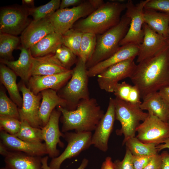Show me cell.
<instances>
[{"mask_svg":"<svg viewBox=\"0 0 169 169\" xmlns=\"http://www.w3.org/2000/svg\"><path fill=\"white\" fill-rule=\"evenodd\" d=\"M100 169H114L113 162L110 156L107 157L102 163Z\"/></svg>","mask_w":169,"mask_h":169,"instance_id":"bcb514c9","label":"cell"},{"mask_svg":"<svg viewBox=\"0 0 169 169\" xmlns=\"http://www.w3.org/2000/svg\"><path fill=\"white\" fill-rule=\"evenodd\" d=\"M131 59L113 65L97 75L99 87L108 92H113L119 82L126 78H130L136 64Z\"/></svg>","mask_w":169,"mask_h":169,"instance_id":"7c38bea8","label":"cell"},{"mask_svg":"<svg viewBox=\"0 0 169 169\" xmlns=\"http://www.w3.org/2000/svg\"><path fill=\"white\" fill-rule=\"evenodd\" d=\"M158 151L159 152L167 148L169 153V137L163 143L156 146Z\"/></svg>","mask_w":169,"mask_h":169,"instance_id":"681fc988","label":"cell"},{"mask_svg":"<svg viewBox=\"0 0 169 169\" xmlns=\"http://www.w3.org/2000/svg\"><path fill=\"white\" fill-rule=\"evenodd\" d=\"M97 35L92 33H83L80 44L79 58L85 63L90 58L95 50Z\"/></svg>","mask_w":169,"mask_h":169,"instance_id":"1f68e13d","label":"cell"},{"mask_svg":"<svg viewBox=\"0 0 169 169\" xmlns=\"http://www.w3.org/2000/svg\"><path fill=\"white\" fill-rule=\"evenodd\" d=\"M28 8L23 6L1 7L0 11V33L17 36L21 34L31 21Z\"/></svg>","mask_w":169,"mask_h":169,"instance_id":"ba28073f","label":"cell"},{"mask_svg":"<svg viewBox=\"0 0 169 169\" xmlns=\"http://www.w3.org/2000/svg\"><path fill=\"white\" fill-rule=\"evenodd\" d=\"M61 112L54 109L52 112L47 124L41 128L43 140L46 145L47 154L52 158L59 156V151L57 149L58 144L63 147L64 144L60 141V137H63L64 134L60 131L59 127V119Z\"/></svg>","mask_w":169,"mask_h":169,"instance_id":"9a60e30c","label":"cell"},{"mask_svg":"<svg viewBox=\"0 0 169 169\" xmlns=\"http://www.w3.org/2000/svg\"><path fill=\"white\" fill-rule=\"evenodd\" d=\"M140 105L142 110L167 122L169 115V105L158 91L151 93L144 97Z\"/></svg>","mask_w":169,"mask_h":169,"instance_id":"603a6c76","label":"cell"},{"mask_svg":"<svg viewBox=\"0 0 169 169\" xmlns=\"http://www.w3.org/2000/svg\"><path fill=\"white\" fill-rule=\"evenodd\" d=\"M83 0H62L60 2L59 9L67 8L71 6H77L81 3Z\"/></svg>","mask_w":169,"mask_h":169,"instance_id":"ee69618b","label":"cell"},{"mask_svg":"<svg viewBox=\"0 0 169 169\" xmlns=\"http://www.w3.org/2000/svg\"><path fill=\"white\" fill-rule=\"evenodd\" d=\"M60 2V0H51L44 5L28 8L29 15L32 16L34 21L50 16L59 8Z\"/></svg>","mask_w":169,"mask_h":169,"instance_id":"d6a6232c","label":"cell"},{"mask_svg":"<svg viewBox=\"0 0 169 169\" xmlns=\"http://www.w3.org/2000/svg\"><path fill=\"white\" fill-rule=\"evenodd\" d=\"M144 9L153 10L169 14V0H149Z\"/></svg>","mask_w":169,"mask_h":169,"instance_id":"74e56055","label":"cell"},{"mask_svg":"<svg viewBox=\"0 0 169 169\" xmlns=\"http://www.w3.org/2000/svg\"><path fill=\"white\" fill-rule=\"evenodd\" d=\"M4 157L6 166L12 169H43L41 156L9 150Z\"/></svg>","mask_w":169,"mask_h":169,"instance_id":"7402d4cb","label":"cell"},{"mask_svg":"<svg viewBox=\"0 0 169 169\" xmlns=\"http://www.w3.org/2000/svg\"><path fill=\"white\" fill-rule=\"evenodd\" d=\"M21 43L20 37L3 33H0V59L8 61H13V51Z\"/></svg>","mask_w":169,"mask_h":169,"instance_id":"f1b7e54d","label":"cell"},{"mask_svg":"<svg viewBox=\"0 0 169 169\" xmlns=\"http://www.w3.org/2000/svg\"><path fill=\"white\" fill-rule=\"evenodd\" d=\"M54 54L33 58L31 76L53 75L66 72Z\"/></svg>","mask_w":169,"mask_h":169,"instance_id":"cb8c5ba5","label":"cell"},{"mask_svg":"<svg viewBox=\"0 0 169 169\" xmlns=\"http://www.w3.org/2000/svg\"><path fill=\"white\" fill-rule=\"evenodd\" d=\"M49 16L31 21L21 34V46L30 49L47 35L55 32Z\"/></svg>","mask_w":169,"mask_h":169,"instance_id":"e0dca14e","label":"cell"},{"mask_svg":"<svg viewBox=\"0 0 169 169\" xmlns=\"http://www.w3.org/2000/svg\"><path fill=\"white\" fill-rule=\"evenodd\" d=\"M143 29L144 36L142 42L139 45L136 60L138 63L156 55L168 45L166 38L156 33L145 23Z\"/></svg>","mask_w":169,"mask_h":169,"instance_id":"2e32d148","label":"cell"},{"mask_svg":"<svg viewBox=\"0 0 169 169\" xmlns=\"http://www.w3.org/2000/svg\"><path fill=\"white\" fill-rule=\"evenodd\" d=\"M92 136L91 132L64 133L63 137L67 142V145L60 155L52 158L49 166L50 169H60L65 160L76 157L88 149L92 145Z\"/></svg>","mask_w":169,"mask_h":169,"instance_id":"9c48e42d","label":"cell"},{"mask_svg":"<svg viewBox=\"0 0 169 169\" xmlns=\"http://www.w3.org/2000/svg\"><path fill=\"white\" fill-rule=\"evenodd\" d=\"M167 123L169 125V116L168 117V119H167Z\"/></svg>","mask_w":169,"mask_h":169,"instance_id":"9f6ffc18","label":"cell"},{"mask_svg":"<svg viewBox=\"0 0 169 169\" xmlns=\"http://www.w3.org/2000/svg\"><path fill=\"white\" fill-rule=\"evenodd\" d=\"M62 35L54 32L44 37L30 49L32 56L35 58L54 54L62 44Z\"/></svg>","mask_w":169,"mask_h":169,"instance_id":"4316f807","label":"cell"},{"mask_svg":"<svg viewBox=\"0 0 169 169\" xmlns=\"http://www.w3.org/2000/svg\"><path fill=\"white\" fill-rule=\"evenodd\" d=\"M124 144L126 149L128 150L133 156L156 155L158 154L156 145L143 143L136 136L128 139Z\"/></svg>","mask_w":169,"mask_h":169,"instance_id":"f546056e","label":"cell"},{"mask_svg":"<svg viewBox=\"0 0 169 169\" xmlns=\"http://www.w3.org/2000/svg\"><path fill=\"white\" fill-rule=\"evenodd\" d=\"M18 48L21 51L19 57L16 61H8L0 59L1 63L3 64L11 69L25 84H28L31 76L34 57L32 56L30 49H26L22 46Z\"/></svg>","mask_w":169,"mask_h":169,"instance_id":"44dd1931","label":"cell"},{"mask_svg":"<svg viewBox=\"0 0 169 169\" xmlns=\"http://www.w3.org/2000/svg\"><path fill=\"white\" fill-rule=\"evenodd\" d=\"M132 87V85L125 81L118 83L113 92L115 98L128 101Z\"/></svg>","mask_w":169,"mask_h":169,"instance_id":"f35d334b","label":"cell"},{"mask_svg":"<svg viewBox=\"0 0 169 169\" xmlns=\"http://www.w3.org/2000/svg\"><path fill=\"white\" fill-rule=\"evenodd\" d=\"M22 6L28 8H32L34 7V1L33 0H23Z\"/></svg>","mask_w":169,"mask_h":169,"instance_id":"f907efd6","label":"cell"},{"mask_svg":"<svg viewBox=\"0 0 169 169\" xmlns=\"http://www.w3.org/2000/svg\"><path fill=\"white\" fill-rule=\"evenodd\" d=\"M161 157V169H169V153L164 151L160 154Z\"/></svg>","mask_w":169,"mask_h":169,"instance_id":"f6af8a7d","label":"cell"},{"mask_svg":"<svg viewBox=\"0 0 169 169\" xmlns=\"http://www.w3.org/2000/svg\"><path fill=\"white\" fill-rule=\"evenodd\" d=\"M166 41L167 42V43L169 46V38H166Z\"/></svg>","mask_w":169,"mask_h":169,"instance_id":"11a10c76","label":"cell"},{"mask_svg":"<svg viewBox=\"0 0 169 169\" xmlns=\"http://www.w3.org/2000/svg\"><path fill=\"white\" fill-rule=\"evenodd\" d=\"M89 162L88 160L86 158H84L79 166L76 169H85L87 166Z\"/></svg>","mask_w":169,"mask_h":169,"instance_id":"816d5d0a","label":"cell"},{"mask_svg":"<svg viewBox=\"0 0 169 169\" xmlns=\"http://www.w3.org/2000/svg\"><path fill=\"white\" fill-rule=\"evenodd\" d=\"M115 120L114 99L110 97L106 111L99 122L92 135V145L103 152L107 151L108 141Z\"/></svg>","mask_w":169,"mask_h":169,"instance_id":"5bb4252c","label":"cell"},{"mask_svg":"<svg viewBox=\"0 0 169 169\" xmlns=\"http://www.w3.org/2000/svg\"><path fill=\"white\" fill-rule=\"evenodd\" d=\"M21 121L19 131L13 136L31 143H42L44 140L41 128L33 127L25 120H21Z\"/></svg>","mask_w":169,"mask_h":169,"instance_id":"4dcf8cb0","label":"cell"},{"mask_svg":"<svg viewBox=\"0 0 169 169\" xmlns=\"http://www.w3.org/2000/svg\"><path fill=\"white\" fill-rule=\"evenodd\" d=\"M54 55L61 64L68 70L71 69V67L77 61V56L63 44L56 50Z\"/></svg>","mask_w":169,"mask_h":169,"instance_id":"d590c367","label":"cell"},{"mask_svg":"<svg viewBox=\"0 0 169 169\" xmlns=\"http://www.w3.org/2000/svg\"><path fill=\"white\" fill-rule=\"evenodd\" d=\"M7 96L5 91L1 88L0 91V116L16 118L21 121L18 108Z\"/></svg>","mask_w":169,"mask_h":169,"instance_id":"e575fe53","label":"cell"},{"mask_svg":"<svg viewBox=\"0 0 169 169\" xmlns=\"http://www.w3.org/2000/svg\"><path fill=\"white\" fill-rule=\"evenodd\" d=\"M126 8V4L120 1L107 2L86 18L78 20L72 28L83 33L102 34L119 23L121 13Z\"/></svg>","mask_w":169,"mask_h":169,"instance_id":"3957f363","label":"cell"},{"mask_svg":"<svg viewBox=\"0 0 169 169\" xmlns=\"http://www.w3.org/2000/svg\"><path fill=\"white\" fill-rule=\"evenodd\" d=\"M89 1L95 10L99 8L105 3L102 0H89Z\"/></svg>","mask_w":169,"mask_h":169,"instance_id":"c3c4849f","label":"cell"},{"mask_svg":"<svg viewBox=\"0 0 169 169\" xmlns=\"http://www.w3.org/2000/svg\"><path fill=\"white\" fill-rule=\"evenodd\" d=\"M156 155L143 156L132 155V161L135 169H143Z\"/></svg>","mask_w":169,"mask_h":169,"instance_id":"60d3db41","label":"cell"},{"mask_svg":"<svg viewBox=\"0 0 169 169\" xmlns=\"http://www.w3.org/2000/svg\"><path fill=\"white\" fill-rule=\"evenodd\" d=\"M130 23V18L124 14L117 25L103 33L97 35L95 50L86 63L87 69L109 58L118 50L120 42L126 34Z\"/></svg>","mask_w":169,"mask_h":169,"instance_id":"277c9868","label":"cell"},{"mask_svg":"<svg viewBox=\"0 0 169 169\" xmlns=\"http://www.w3.org/2000/svg\"><path fill=\"white\" fill-rule=\"evenodd\" d=\"M83 33L71 28L62 35V44L70 49L78 57Z\"/></svg>","mask_w":169,"mask_h":169,"instance_id":"836d02e7","label":"cell"},{"mask_svg":"<svg viewBox=\"0 0 169 169\" xmlns=\"http://www.w3.org/2000/svg\"><path fill=\"white\" fill-rule=\"evenodd\" d=\"M42 100L39 108L38 115L41 128L48 123L50 115L56 106L65 108L64 100L60 97L57 91L51 89L43 90L40 92Z\"/></svg>","mask_w":169,"mask_h":169,"instance_id":"d4e9b609","label":"cell"},{"mask_svg":"<svg viewBox=\"0 0 169 169\" xmlns=\"http://www.w3.org/2000/svg\"><path fill=\"white\" fill-rule=\"evenodd\" d=\"M142 99L169 86V46L136 65L130 78Z\"/></svg>","mask_w":169,"mask_h":169,"instance_id":"6da1fadb","label":"cell"},{"mask_svg":"<svg viewBox=\"0 0 169 169\" xmlns=\"http://www.w3.org/2000/svg\"><path fill=\"white\" fill-rule=\"evenodd\" d=\"M76 64L75 67L72 69L69 81L58 93L66 102L65 109L69 110H75L81 100L90 98L86 63L79 58Z\"/></svg>","mask_w":169,"mask_h":169,"instance_id":"5b68a950","label":"cell"},{"mask_svg":"<svg viewBox=\"0 0 169 169\" xmlns=\"http://www.w3.org/2000/svg\"><path fill=\"white\" fill-rule=\"evenodd\" d=\"M167 38L169 39V24L168 25L167 32Z\"/></svg>","mask_w":169,"mask_h":169,"instance_id":"f5cc1de1","label":"cell"},{"mask_svg":"<svg viewBox=\"0 0 169 169\" xmlns=\"http://www.w3.org/2000/svg\"><path fill=\"white\" fill-rule=\"evenodd\" d=\"M143 16L145 23L156 33L167 38L169 14L144 9Z\"/></svg>","mask_w":169,"mask_h":169,"instance_id":"83f0119b","label":"cell"},{"mask_svg":"<svg viewBox=\"0 0 169 169\" xmlns=\"http://www.w3.org/2000/svg\"><path fill=\"white\" fill-rule=\"evenodd\" d=\"M115 120L121 125L120 129L116 130L117 135H123V145L128 139L135 136L136 129L147 117L148 114L143 111L140 105L123 100L117 98L114 99Z\"/></svg>","mask_w":169,"mask_h":169,"instance_id":"8992f818","label":"cell"},{"mask_svg":"<svg viewBox=\"0 0 169 169\" xmlns=\"http://www.w3.org/2000/svg\"><path fill=\"white\" fill-rule=\"evenodd\" d=\"M21 121L16 118L5 116H0V131H3L14 136L19 131Z\"/></svg>","mask_w":169,"mask_h":169,"instance_id":"8d00e7d4","label":"cell"},{"mask_svg":"<svg viewBox=\"0 0 169 169\" xmlns=\"http://www.w3.org/2000/svg\"><path fill=\"white\" fill-rule=\"evenodd\" d=\"M72 70L63 73L50 75L33 76L27 84L28 87L35 95L49 89L59 91L71 78Z\"/></svg>","mask_w":169,"mask_h":169,"instance_id":"ac0fdd59","label":"cell"},{"mask_svg":"<svg viewBox=\"0 0 169 169\" xmlns=\"http://www.w3.org/2000/svg\"><path fill=\"white\" fill-rule=\"evenodd\" d=\"M17 75L5 65L0 64L1 83L7 90L11 100L20 108L23 104V98L19 92L18 85L16 83Z\"/></svg>","mask_w":169,"mask_h":169,"instance_id":"484cf974","label":"cell"},{"mask_svg":"<svg viewBox=\"0 0 169 169\" xmlns=\"http://www.w3.org/2000/svg\"><path fill=\"white\" fill-rule=\"evenodd\" d=\"M161 156L158 153L143 169H161Z\"/></svg>","mask_w":169,"mask_h":169,"instance_id":"7bdbcfd3","label":"cell"},{"mask_svg":"<svg viewBox=\"0 0 169 169\" xmlns=\"http://www.w3.org/2000/svg\"><path fill=\"white\" fill-rule=\"evenodd\" d=\"M114 169H135L132 161V155L126 149L125 153L122 161L116 160L113 162Z\"/></svg>","mask_w":169,"mask_h":169,"instance_id":"ab89813d","label":"cell"},{"mask_svg":"<svg viewBox=\"0 0 169 169\" xmlns=\"http://www.w3.org/2000/svg\"><path fill=\"white\" fill-rule=\"evenodd\" d=\"M139 45L130 43L120 46L118 50L111 56L87 69L89 77L97 76L110 66L121 62L137 56Z\"/></svg>","mask_w":169,"mask_h":169,"instance_id":"d6986e66","label":"cell"},{"mask_svg":"<svg viewBox=\"0 0 169 169\" xmlns=\"http://www.w3.org/2000/svg\"><path fill=\"white\" fill-rule=\"evenodd\" d=\"M148 114L146 118L137 127L136 137L145 143L156 146L163 143L169 137V125L156 116Z\"/></svg>","mask_w":169,"mask_h":169,"instance_id":"30bf717a","label":"cell"},{"mask_svg":"<svg viewBox=\"0 0 169 169\" xmlns=\"http://www.w3.org/2000/svg\"><path fill=\"white\" fill-rule=\"evenodd\" d=\"M1 169H12L9 167H8L7 166H6V167H5V168H1Z\"/></svg>","mask_w":169,"mask_h":169,"instance_id":"db71d44e","label":"cell"},{"mask_svg":"<svg viewBox=\"0 0 169 169\" xmlns=\"http://www.w3.org/2000/svg\"><path fill=\"white\" fill-rule=\"evenodd\" d=\"M158 92L169 105V86L162 88Z\"/></svg>","mask_w":169,"mask_h":169,"instance_id":"7dc6e473","label":"cell"},{"mask_svg":"<svg viewBox=\"0 0 169 169\" xmlns=\"http://www.w3.org/2000/svg\"><path fill=\"white\" fill-rule=\"evenodd\" d=\"M148 1H141L135 4L132 1L129 0L125 3V14L130 18L131 23L126 34L120 42V46L130 43L139 45L142 42L144 36V10Z\"/></svg>","mask_w":169,"mask_h":169,"instance_id":"8fae6325","label":"cell"},{"mask_svg":"<svg viewBox=\"0 0 169 169\" xmlns=\"http://www.w3.org/2000/svg\"><path fill=\"white\" fill-rule=\"evenodd\" d=\"M18 86L23 95L22 105L20 108H18L21 120L27 121L33 127L41 128L38 115L42 98L41 93L34 94L22 80Z\"/></svg>","mask_w":169,"mask_h":169,"instance_id":"4fadbf2b","label":"cell"},{"mask_svg":"<svg viewBox=\"0 0 169 169\" xmlns=\"http://www.w3.org/2000/svg\"><path fill=\"white\" fill-rule=\"evenodd\" d=\"M95 10L89 0H84L72 8L59 9L49 18L54 32L62 35L80 18L87 17Z\"/></svg>","mask_w":169,"mask_h":169,"instance_id":"52a82bcc","label":"cell"},{"mask_svg":"<svg viewBox=\"0 0 169 169\" xmlns=\"http://www.w3.org/2000/svg\"><path fill=\"white\" fill-rule=\"evenodd\" d=\"M140 93L137 87L135 85L132 86L127 101L140 105L141 102Z\"/></svg>","mask_w":169,"mask_h":169,"instance_id":"b9f144b4","label":"cell"},{"mask_svg":"<svg viewBox=\"0 0 169 169\" xmlns=\"http://www.w3.org/2000/svg\"><path fill=\"white\" fill-rule=\"evenodd\" d=\"M57 107L61 113V131L64 133L73 130L76 132L94 131L105 114L96 100L94 98L81 100L74 110H69L60 106Z\"/></svg>","mask_w":169,"mask_h":169,"instance_id":"7a4b0ae2","label":"cell"},{"mask_svg":"<svg viewBox=\"0 0 169 169\" xmlns=\"http://www.w3.org/2000/svg\"><path fill=\"white\" fill-rule=\"evenodd\" d=\"M1 141L8 150L23 152L32 156H41L47 154L45 143H31L0 131Z\"/></svg>","mask_w":169,"mask_h":169,"instance_id":"ffe728a7","label":"cell"}]
</instances>
